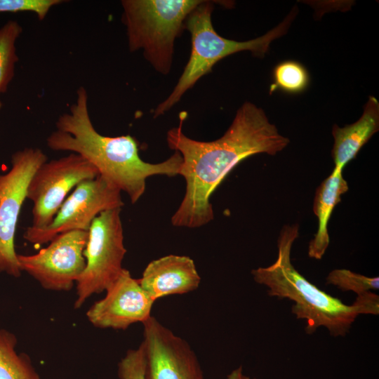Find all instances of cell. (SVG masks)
Segmentation results:
<instances>
[{
	"label": "cell",
	"mask_w": 379,
	"mask_h": 379,
	"mask_svg": "<svg viewBox=\"0 0 379 379\" xmlns=\"http://www.w3.org/2000/svg\"><path fill=\"white\" fill-rule=\"evenodd\" d=\"M185 117V112H182L179 126L166 135L168 147L182 157L179 175L186 182L184 198L171 222L175 227L197 228L213 219L210 197L236 165L260 153L274 156L290 140L279 133L261 108L249 102L237 111L224 135L211 142L186 136L182 129Z\"/></svg>",
	"instance_id": "1"
},
{
	"label": "cell",
	"mask_w": 379,
	"mask_h": 379,
	"mask_svg": "<svg viewBox=\"0 0 379 379\" xmlns=\"http://www.w3.org/2000/svg\"><path fill=\"white\" fill-rule=\"evenodd\" d=\"M55 128L46 138L51 150L81 156L109 185L126 193L132 204L145 193L149 177L179 175L182 159L178 152L164 161L151 164L140 157L138 142L130 135L110 137L98 133L91 120L88 93L84 86L77 89L69 111L59 116Z\"/></svg>",
	"instance_id": "2"
},
{
	"label": "cell",
	"mask_w": 379,
	"mask_h": 379,
	"mask_svg": "<svg viewBox=\"0 0 379 379\" xmlns=\"http://www.w3.org/2000/svg\"><path fill=\"white\" fill-rule=\"evenodd\" d=\"M298 224L282 227L277 241V258L271 265L251 271L255 282L267 288L272 297L292 300V313L306 322L305 331L327 328L332 336H345L360 314L378 315L379 297L373 291L357 295L354 302L346 305L310 282L293 267L291 252L298 237Z\"/></svg>",
	"instance_id": "3"
},
{
	"label": "cell",
	"mask_w": 379,
	"mask_h": 379,
	"mask_svg": "<svg viewBox=\"0 0 379 379\" xmlns=\"http://www.w3.org/2000/svg\"><path fill=\"white\" fill-rule=\"evenodd\" d=\"M213 4L212 1H202L187 16L185 29L191 34L190 56L171 93L154 109V118L173 107L187 91L224 58L243 51H249L254 55L263 58L272 41L287 32L297 14L295 7L279 25L263 36L237 41L221 36L214 29L211 21Z\"/></svg>",
	"instance_id": "4"
},
{
	"label": "cell",
	"mask_w": 379,
	"mask_h": 379,
	"mask_svg": "<svg viewBox=\"0 0 379 379\" xmlns=\"http://www.w3.org/2000/svg\"><path fill=\"white\" fill-rule=\"evenodd\" d=\"M203 0H123L122 22L129 50H142L145 59L163 74L171 70L175 39L189 14Z\"/></svg>",
	"instance_id": "5"
},
{
	"label": "cell",
	"mask_w": 379,
	"mask_h": 379,
	"mask_svg": "<svg viewBox=\"0 0 379 379\" xmlns=\"http://www.w3.org/2000/svg\"><path fill=\"white\" fill-rule=\"evenodd\" d=\"M121 210L105 211L90 225L84 251L86 267L76 282L75 309L80 308L92 295L105 291L124 269L126 249Z\"/></svg>",
	"instance_id": "6"
},
{
	"label": "cell",
	"mask_w": 379,
	"mask_h": 379,
	"mask_svg": "<svg viewBox=\"0 0 379 379\" xmlns=\"http://www.w3.org/2000/svg\"><path fill=\"white\" fill-rule=\"evenodd\" d=\"M47 157L39 148L25 147L11 157V168L0 175V273L19 277L15 235L29 181Z\"/></svg>",
	"instance_id": "7"
},
{
	"label": "cell",
	"mask_w": 379,
	"mask_h": 379,
	"mask_svg": "<svg viewBox=\"0 0 379 379\" xmlns=\"http://www.w3.org/2000/svg\"><path fill=\"white\" fill-rule=\"evenodd\" d=\"M98 175L91 163L75 153L43 163L27 187V199L33 204L30 227L42 229L49 225L70 191Z\"/></svg>",
	"instance_id": "8"
},
{
	"label": "cell",
	"mask_w": 379,
	"mask_h": 379,
	"mask_svg": "<svg viewBox=\"0 0 379 379\" xmlns=\"http://www.w3.org/2000/svg\"><path fill=\"white\" fill-rule=\"evenodd\" d=\"M124 205L121 192L98 175L79 183L73 190L49 225L42 229L27 227L23 237L32 244L40 245L50 242L63 232L88 231L100 213L121 208Z\"/></svg>",
	"instance_id": "9"
},
{
	"label": "cell",
	"mask_w": 379,
	"mask_h": 379,
	"mask_svg": "<svg viewBox=\"0 0 379 379\" xmlns=\"http://www.w3.org/2000/svg\"><path fill=\"white\" fill-rule=\"evenodd\" d=\"M87 239L88 231L60 234L35 254H18L20 268L46 290L69 291L86 267Z\"/></svg>",
	"instance_id": "10"
},
{
	"label": "cell",
	"mask_w": 379,
	"mask_h": 379,
	"mask_svg": "<svg viewBox=\"0 0 379 379\" xmlns=\"http://www.w3.org/2000/svg\"><path fill=\"white\" fill-rule=\"evenodd\" d=\"M145 379H204L194 351L157 318L142 323Z\"/></svg>",
	"instance_id": "11"
},
{
	"label": "cell",
	"mask_w": 379,
	"mask_h": 379,
	"mask_svg": "<svg viewBox=\"0 0 379 379\" xmlns=\"http://www.w3.org/2000/svg\"><path fill=\"white\" fill-rule=\"evenodd\" d=\"M105 292V296L95 302L86 312L87 319L93 326L126 330L152 316L155 301L128 270L124 268Z\"/></svg>",
	"instance_id": "12"
},
{
	"label": "cell",
	"mask_w": 379,
	"mask_h": 379,
	"mask_svg": "<svg viewBox=\"0 0 379 379\" xmlns=\"http://www.w3.org/2000/svg\"><path fill=\"white\" fill-rule=\"evenodd\" d=\"M138 281L156 301L168 295L185 294L197 289L201 277L190 257L171 254L151 261Z\"/></svg>",
	"instance_id": "13"
},
{
	"label": "cell",
	"mask_w": 379,
	"mask_h": 379,
	"mask_svg": "<svg viewBox=\"0 0 379 379\" xmlns=\"http://www.w3.org/2000/svg\"><path fill=\"white\" fill-rule=\"evenodd\" d=\"M378 130L379 102L374 96H369L362 115L356 122L332 128L334 144L331 156L335 167L343 170Z\"/></svg>",
	"instance_id": "14"
},
{
	"label": "cell",
	"mask_w": 379,
	"mask_h": 379,
	"mask_svg": "<svg viewBox=\"0 0 379 379\" xmlns=\"http://www.w3.org/2000/svg\"><path fill=\"white\" fill-rule=\"evenodd\" d=\"M349 190L343 175V170L334 167L331 175L317 187L314 198L313 212L318 219V229L308 246V255L320 260L330 242L328 222L335 206L340 201L342 194Z\"/></svg>",
	"instance_id": "15"
},
{
	"label": "cell",
	"mask_w": 379,
	"mask_h": 379,
	"mask_svg": "<svg viewBox=\"0 0 379 379\" xmlns=\"http://www.w3.org/2000/svg\"><path fill=\"white\" fill-rule=\"evenodd\" d=\"M16 336L0 329V379H41L29 356L18 353Z\"/></svg>",
	"instance_id": "16"
},
{
	"label": "cell",
	"mask_w": 379,
	"mask_h": 379,
	"mask_svg": "<svg viewBox=\"0 0 379 379\" xmlns=\"http://www.w3.org/2000/svg\"><path fill=\"white\" fill-rule=\"evenodd\" d=\"M22 32V26L13 20L0 28V94L6 92L14 77L18 61L15 44Z\"/></svg>",
	"instance_id": "17"
},
{
	"label": "cell",
	"mask_w": 379,
	"mask_h": 379,
	"mask_svg": "<svg viewBox=\"0 0 379 379\" xmlns=\"http://www.w3.org/2000/svg\"><path fill=\"white\" fill-rule=\"evenodd\" d=\"M273 84L270 93L279 89L291 94L300 93L310 84L307 69L295 60H285L277 64L273 69Z\"/></svg>",
	"instance_id": "18"
},
{
	"label": "cell",
	"mask_w": 379,
	"mask_h": 379,
	"mask_svg": "<svg viewBox=\"0 0 379 379\" xmlns=\"http://www.w3.org/2000/svg\"><path fill=\"white\" fill-rule=\"evenodd\" d=\"M326 284L343 291H352L357 295L379 288V278L368 277L347 269L332 270L326 277Z\"/></svg>",
	"instance_id": "19"
},
{
	"label": "cell",
	"mask_w": 379,
	"mask_h": 379,
	"mask_svg": "<svg viewBox=\"0 0 379 379\" xmlns=\"http://www.w3.org/2000/svg\"><path fill=\"white\" fill-rule=\"evenodd\" d=\"M65 2L63 0H0V14L31 12L43 20L51 8Z\"/></svg>",
	"instance_id": "20"
},
{
	"label": "cell",
	"mask_w": 379,
	"mask_h": 379,
	"mask_svg": "<svg viewBox=\"0 0 379 379\" xmlns=\"http://www.w3.org/2000/svg\"><path fill=\"white\" fill-rule=\"evenodd\" d=\"M145 358L142 345L127 351L118 364L120 379H145Z\"/></svg>",
	"instance_id": "21"
},
{
	"label": "cell",
	"mask_w": 379,
	"mask_h": 379,
	"mask_svg": "<svg viewBox=\"0 0 379 379\" xmlns=\"http://www.w3.org/2000/svg\"><path fill=\"white\" fill-rule=\"evenodd\" d=\"M226 379H257L251 378L248 375H246L243 372V368L241 366L232 370L227 375Z\"/></svg>",
	"instance_id": "22"
},
{
	"label": "cell",
	"mask_w": 379,
	"mask_h": 379,
	"mask_svg": "<svg viewBox=\"0 0 379 379\" xmlns=\"http://www.w3.org/2000/svg\"><path fill=\"white\" fill-rule=\"evenodd\" d=\"M1 107H2V102H1V101L0 100V110H1Z\"/></svg>",
	"instance_id": "23"
}]
</instances>
